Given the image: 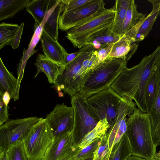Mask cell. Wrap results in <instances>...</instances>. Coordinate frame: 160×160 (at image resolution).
<instances>
[{
    "label": "cell",
    "instance_id": "1",
    "mask_svg": "<svg viewBox=\"0 0 160 160\" xmlns=\"http://www.w3.org/2000/svg\"><path fill=\"white\" fill-rule=\"evenodd\" d=\"M160 58L159 46L151 54L143 57L138 65L124 68L110 88L120 96L133 100L140 111L147 113L144 97L145 86Z\"/></svg>",
    "mask_w": 160,
    "mask_h": 160
},
{
    "label": "cell",
    "instance_id": "2",
    "mask_svg": "<svg viewBox=\"0 0 160 160\" xmlns=\"http://www.w3.org/2000/svg\"><path fill=\"white\" fill-rule=\"evenodd\" d=\"M128 116L125 134L130 145L132 155L152 160L156 156L157 147L152 141L150 114L136 108Z\"/></svg>",
    "mask_w": 160,
    "mask_h": 160
},
{
    "label": "cell",
    "instance_id": "3",
    "mask_svg": "<svg viewBox=\"0 0 160 160\" xmlns=\"http://www.w3.org/2000/svg\"><path fill=\"white\" fill-rule=\"evenodd\" d=\"M127 61L121 58L107 57L88 73L87 78L77 94L85 99L110 87Z\"/></svg>",
    "mask_w": 160,
    "mask_h": 160
},
{
    "label": "cell",
    "instance_id": "4",
    "mask_svg": "<svg viewBox=\"0 0 160 160\" xmlns=\"http://www.w3.org/2000/svg\"><path fill=\"white\" fill-rule=\"evenodd\" d=\"M82 48L81 52L72 62L65 66L62 73L51 87L58 91H62L71 98L79 92L86 80V76L81 70L83 62L95 50L90 44H86Z\"/></svg>",
    "mask_w": 160,
    "mask_h": 160
},
{
    "label": "cell",
    "instance_id": "5",
    "mask_svg": "<svg viewBox=\"0 0 160 160\" xmlns=\"http://www.w3.org/2000/svg\"><path fill=\"white\" fill-rule=\"evenodd\" d=\"M115 13L114 5L70 29L66 37L74 48H80L93 35L112 26Z\"/></svg>",
    "mask_w": 160,
    "mask_h": 160
},
{
    "label": "cell",
    "instance_id": "6",
    "mask_svg": "<svg viewBox=\"0 0 160 160\" xmlns=\"http://www.w3.org/2000/svg\"><path fill=\"white\" fill-rule=\"evenodd\" d=\"M123 97L110 87L101 91L85 99L89 112L98 122L106 119L110 126L117 117Z\"/></svg>",
    "mask_w": 160,
    "mask_h": 160
},
{
    "label": "cell",
    "instance_id": "7",
    "mask_svg": "<svg viewBox=\"0 0 160 160\" xmlns=\"http://www.w3.org/2000/svg\"><path fill=\"white\" fill-rule=\"evenodd\" d=\"M54 139L53 133L43 118L29 130L22 140L28 160H42Z\"/></svg>",
    "mask_w": 160,
    "mask_h": 160
},
{
    "label": "cell",
    "instance_id": "8",
    "mask_svg": "<svg viewBox=\"0 0 160 160\" xmlns=\"http://www.w3.org/2000/svg\"><path fill=\"white\" fill-rule=\"evenodd\" d=\"M85 99L77 94L71 98L74 112L72 141L73 145L75 146L78 145L98 122L89 112L85 103Z\"/></svg>",
    "mask_w": 160,
    "mask_h": 160
},
{
    "label": "cell",
    "instance_id": "9",
    "mask_svg": "<svg viewBox=\"0 0 160 160\" xmlns=\"http://www.w3.org/2000/svg\"><path fill=\"white\" fill-rule=\"evenodd\" d=\"M42 118L32 117L9 119L0 125V151L7 150L12 143L22 141L30 129Z\"/></svg>",
    "mask_w": 160,
    "mask_h": 160
},
{
    "label": "cell",
    "instance_id": "10",
    "mask_svg": "<svg viewBox=\"0 0 160 160\" xmlns=\"http://www.w3.org/2000/svg\"><path fill=\"white\" fill-rule=\"evenodd\" d=\"M103 0H92L83 7L73 11L62 12L59 18L58 28L67 31L106 10Z\"/></svg>",
    "mask_w": 160,
    "mask_h": 160
},
{
    "label": "cell",
    "instance_id": "11",
    "mask_svg": "<svg viewBox=\"0 0 160 160\" xmlns=\"http://www.w3.org/2000/svg\"><path fill=\"white\" fill-rule=\"evenodd\" d=\"M56 138L72 132L74 124V112L72 107L64 103L57 104L45 118Z\"/></svg>",
    "mask_w": 160,
    "mask_h": 160
},
{
    "label": "cell",
    "instance_id": "12",
    "mask_svg": "<svg viewBox=\"0 0 160 160\" xmlns=\"http://www.w3.org/2000/svg\"><path fill=\"white\" fill-rule=\"evenodd\" d=\"M122 97L116 119L106 133L109 149L111 151L126 131V116L131 114L137 108L132 100L127 97Z\"/></svg>",
    "mask_w": 160,
    "mask_h": 160
},
{
    "label": "cell",
    "instance_id": "13",
    "mask_svg": "<svg viewBox=\"0 0 160 160\" xmlns=\"http://www.w3.org/2000/svg\"><path fill=\"white\" fill-rule=\"evenodd\" d=\"M40 40L42 50L46 57L52 61L64 65L68 53L58 41L53 39L43 29Z\"/></svg>",
    "mask_w": 160,
    "mask_h": 160
},
{
    "label": "cell",
    "instance_id": "14",
    "mask_svg": "<svg viewBox=\"0 0 160 160\" xmlns=\"http://www.w3.org/2000/svg\"><path fill=\"white\" fill-rule=\"evenodd\" d=\"M37 72L34 78L41 72L46 75L50 84H54L58 77L61 75L65 69V66L48 59L43 54H38L34 63Z\"/></svg>",
    "mask_w": 160,
    "mask_h": 160
},
{
    "label": "cell",
    "instance_id": "15",
    "mask_svg": "<svg viewBox=\"0 0 160 160\" xmlns=\"http://www.w3.org/2000/svg\"><path fill=\"white\" fill-rule=\"evenodd\" d=\"M72 145V132L55 138L42 160H56L68 152Z\"/></svg>",
    "mask_w": 160,
    "mask_h": 160
},
{
    "label": "cell",
    "instance_id": "16",
    "mask_svg": "<svg viewBox=\"0 0 160 160\" xmlns=\"http://www.w3.org/2000/svg\"><path fill=\"white\" fill-rule=\"evenodd\" d=\"M148 1L152 5V8L151 12L136 25L137 30L135 40L137 42L142 41L148 36L160 14V0Z\"/></svg>",
    "mask_w": 160,
    "mask_h": 160
},
{
    "label": "cell",
    "instance_id": "17",
    "mask_svg": "<svg viewBox=\"0 0 160 160\" xmlns=\"http://www.w3.org/2000/svg\"><path fill=\"white\" fill-rule=\"evenodd\" d=\"M138 46L137 42L124 34L113 44L107 57L121 58L128 62L136 52Z\"/></svg>",
    "mask_w": 160,
    "mask_h": 160
},
{
    "label": "cell",
    "instance_id": "18",
    "mask_svg": "<svg viewBox=\"0 0 160 160\" xmlns=\"http://www.w3.org/2000/svg\"><path fill=\"white\" fill-rule=\"evenodd\" d=\"M18 80L7 69L0 58V97L6 91L9 93L11 98L16 101L19 98Z\"/></svg>",
    "mask_w": 160,
    "mask_h": 160
},
{
    "label": "cell",
    "instance_id": "19",
    "mask_svg": "<svg viewBox=\"0 0 160 160\" xmlns=\"http://www.w3.org/2000/svg\"><path fill=\"white\" fill-rule=\"evenodd\" d=\"M60 0H30L26 7V11L34 18L38 26L43 21L47 13L54 8Z\"/></svg>",
    "mask_w": 160,
    "mask_h": 160
},
{
    "label": "cell",
    "instance_id": "20",
    "mask_svg": "<svg viewBox=\"0 0 160 160\" xmlns=\"http://www.w3.org/2000/svg\"><path fill=\"white\" fill-rule=\"evenodd\" d=\"M111 26L93 35L88 40L86 45H92L97 50L105 45L113 44L118 41L122 36L113 32Z\"/></svg>",
    "mask_w": 160,
    "mask_h": 160
},
{
    "label": "cell",
    "instance_id": "21",
    "mask_svg": "<svg viewBox=\"0 0 160 160\" xmlns=\"http://www.w3.org/2000/svg\"><path fill=\"white\" fill-rule=\"evenodd\" d=\"M30 0H0V21L12 18L27 6Z\"/></svg>",
    "mask_w": 160,
    "mask_h": 160
},
{
    "label": "cell",
    "instance_id": "22",
    "mask_svg": "<svg viewBox=\"0 0 160 160\" xmlns=\"http://www.w3.org/2000/svg\"><path fill=\"white\" fill-rule=\"evenodd\" d=\"M132 0H116L115 1L114 6L115 8L116 13L111 29L113 32L118 35L123 36V23L126 12Z\"/></svg>",
    "mask_w": 160,
    "mask_h": 160
},
{
    "label": "cell",
    "instance_id": "23",
    "mask_svg": "<svg viewBox=\"0 0 160 160\" xmlns=\"http://www.w3.org/2000/svg\"><path fill=\"white\" fill-rule=\"evenodd\" d=\"M158 85V90L154 105L149 113L151 123L152 135L155 131L160 122V58L154 67Z\"/></svg>",
    "mask_w": 160,
    "mask_h": 160
},
{
    "label": "cell",
    "instance_id": "24",
    "mask_svg": "<svg viewBox=\"0 0 160 160\" xmlns=\"http://www.w3.org/2000/svg\"><path fill=\"white\" fill-rule=\"evenodd\" d=\"M62 0L53 9L50 15L45 22L43 29L55 40H58V26L59 16L62 12Z\"/></svg>",
    "mask_w": 160,
    "mask_h": 160
},
{
    "label": "cell",
    "instance_id": "25",
    "mask_svg": "<svg viewBox=\"0 0 160 160\" xmlns=\"http://www.w3.org/2000/svg\"><path fill=\"white\" fill-rule=\"evenodd\" d=\"M146 14L139 12L137 5L134 0L131 3L126 12L123 24L122 35L140 23L146 17Z\"/></svg>",
    "mask_w": 160,
    "mask_h": 160
},
{
    "label": "cell",
    "instance_id": "26",
    "mask_svg": "<svg viewBox=\"0 0 160 160\" xmlns=\"http://www.w3.org/2000/svg\"><path fill=\"white\" fill-rule=\"evenodd\" d=\"M131 155L130 145L125 133L113 147L107 160H126Z\"/></svg>",
    "mask_w": 160,
    "mask_h": 160
},
{
    "label": "cell",
    "instance_id": "27",
    "mask_svg": "<svg viewBox=\"0 0 160 160\" xmlns=\"http://www.w3.org/2000/svg\"><path fill=\"white\" fill-rule=\"evenodd\" d=\"M158 90L156 77L153 70L146 83L144 93L147 113H149L154 105Z\"/></svg>",
    "mask_w": 160,
    "mask_h": 160
},
{
    "label": "cell",
    "instance_id": "28",
    "mask_svg": "<svg viewBox=\"0 0 160 160\" xmlns=\"http://www.w3.org/2000/svg\"><path fill=\"white\" fill-rule=\"evenodd\" d=\"M110 126L106 119L100 120L94 129L84 138L77 146L78 148L82 149L90 144L96 139L101 138L107 133Z\"/></svg>",
    "mask_w": 160,
    "mask_h": 160
},
{
    "label": "cell",
    "instance_id": "29",
    "mask_svg": "<svg viewBox=\"0 0 160 160\" xmlns=\"http://www.w3.org/2000/svg\"><path fill=\"white\" fill-rule=\"evenodd\" d=\"M19 26L4 22L0 24V49L12 40Z\"/></svg>",
    "mask_w": 160,
    "mask_h": 160
},
{
    "label": "cell",
    "instance_id": "30",
    "mask_svg": "<svg viewBox=\"0 0 160 160\" xmlns=\"http://www.w3.org/2000/svg\"><path fill=\"white\" fill-rule=\"evenodd\" d=\"M7 160H28L22 141L11 144L7 150Z\"/></svg>",
    "mask_w": 160,
    "mask_h": 160
},
{
    "label": "cell",
    "instance_id": "31",
    "mask_svg": "<svg viewBox=\"0 0 160 160\" xmlns=\"http://www.w3.org/2000/svg\"><path fill=\"white\" fill-rule=\"evenodd\" d=\"M101 140V138H97L89 145L81 149L78 152L71 160H86L93 158L94 153L97 148Z\"/></svg>",
    "mask_w": 160,
    "mask_h": 160
},
{
    "label": "cell",
    "instance_id": "32",
    "mask_svg": "<svg viewBox=\"0 0 160 160\" xmlns=\"http://www.w3.org/2000/svg\"><path fill=\"white\" fill-rule=\"evenodd\" d=\"M106 133L101 138L98 146L94 153L93 160H107L111 152L109 149Z\"/></svg>",
    "mask_w": 160,
    "mask_h": 160
},
{
    "label": "cell",
    "instance_id": "33",
    "mask_svg": "<svg viewBox=\"0 0 160 160\" xmlns=\"http://www.w3.org/2000/svg\"><path fill=\"white\" fill-rule=\"evenodd\" d=\"M92 0H62V12L73 11L83 7Z\"/></svg>",
    "mask_w": 160,
    "mask_h": 160
},
{
    "label": "cell",
    "instance_id": "34",
    "mask_svg": "<svg viewBox=\"0 0 160 160\" xmlns=\"http://www.w3.org/2000/svg\"><path fill=\"white\" fill-rule=\"evenodd\" d=\"M113 44H107L98 50H96L97 58L92 69L95 67L108 57Z\"/></svg>",
    "mask_w": 160,
    "mask_h": 160
},
{
    "label": "cell",
    "instance_id": "35",
    "mask_svg": "<svg viewBox=\"0 0 160 160\" xmlns=\"http://www.w3.org/2000/svg\"><path fill=\"white\" fill-rule=\"evenodd\" d=\"M24 24V22H22L21 24L13 38L8 44V45L11 46L13 49L17 48L19 46Z\"/></svg>",
    "mask_w": 160,
    "mask_h": 160
},
{
    "label": "cell",
    "instance_id": "36",
    "mask_svg": "<svg viewBox=\"0 0 160 160\" xmlns=\"http://www.w3.org/2000/svg\"><path fill=\"white\" fill-rule=\"evenodd\" d=\"M0 102V125H1L9 120L8 106L5 105L1 98Z\"/></svg>",
    "mask_w": 160,
    "mask_h": 160
},
{
    "label": "cell",
    "instance_id": "37",
    "mask_svg": "<svg viewBox=\"0 0 160 160\" xmlns=\"http://www.w3.org/2000/svg\"><path fill=\"white\" fill-rule=\"evenodd\" d=\"M82 51V48H81L77 52L70 54L68 53L65 58L64 65L66 66L72 62L81 52Z\"/></svg>",
    "mask_w": 160,
    "mask_h": 160
},
{
    "label": "cell",
    "instance_id": "38",
    "mask_svg": "<svg viewBox=\"0 0 160 160\" xmlns=\"http://www.w3.org/2000/svg\"><path fill=\"white\" fill-rule=\"evenodd\" d=\"M0 98L2 99L6 105L8 106V104L10 102L11 97L8 92H5L2 97H0Z\"/></svg>",
    "mask_w": 160,
    "mask_h": 160
},
{
    "label": "cell",
    "instance_id": "39",
    "mask_svg": "<svg viewBox=\"0 0 160 160\" xmlns=\"http://www.w3.org/2000/svg\"><path fill=\"white\" fill-rule=\"evenodd\" d=\"M7 150L0 151V160H7Z\"/></svg>",
    "mask_w": 160,
    "mask_h": 160
},
{
    "label": "cell",
    "instance_id": "40",
    "mask_svg": "<svg viewBox=\"0 0 160 160\" xmlns=\"http://www.w3.org/2000/svg\"><path fill=\"white\" fill-rule=\"evenodd\" d=\"M126 160H148L145 158L138 157V156L131 155Z\"/></svg>",
    "mask_w": 160,
    "mask_h": 160
},
{
    "label": "cell",
    "instance_id": "41",
    "mask_svg": "<svg viewBox=\"0 0 160 160\" xmlns=\"http://www.w3.org/2000/svg\"><path fill=\"white\" fill-rule=\"evenodd\" d=\"M156 156L160 159V150L156 153Z\"/></svg>",
    "mask_w": 160,
    "mask_h": 160
},
{
    "label": "cell",
    "instance_id": "42",
    "mask_svg": "<svg viewBox=\"0 0 160 160\" xmlns=\"http://www.w3.org/2000/svg\"><path fill=\"white\" fill-rule=\"evenodd\" d=\"M152 160H160V159L155 156V157Z\"/></svg>",
    "mask_w": 160,
    "mask_h": 160
},
{
    "label": "cell",
    "instance_id": "43",
    "mask_svg": "<svg viewBox=\"0 0 160 160\" xmlns=\"http://www.w3.org/2000/svg\"><path fill=\"white\" fill-rule=\"evenodd\" d=\"M93 158H90V159H87V160H93Z\"/></svg>",
    "mask_w": 160,
    "mask_h": 160
}]
</instances>
